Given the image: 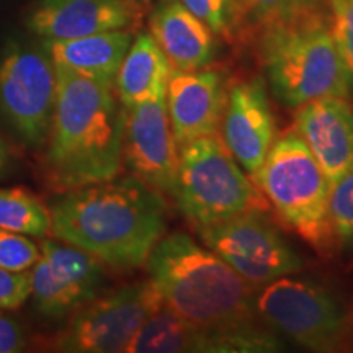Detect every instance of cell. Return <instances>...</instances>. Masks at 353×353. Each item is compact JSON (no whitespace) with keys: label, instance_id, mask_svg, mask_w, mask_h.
<instances>
[{"label":"cell","instance_id":"12","mask_svg":"<svg viewBox=\"0 0 353 353\" xmlns=\"http://www.w3.org/2000/svg\"><path fill=\"white\" fill-rule=\"evenodd\" d=\"M41 257L30 270V298L39 314L51 319L70 316L94 299L105 280V265L77 247L44 239Z\"/></svg>","mask_w":353,"mask_h":353},{"label":"cell","instance_id":"13","mask_svg":"<svg viewBox=\"0 0 353 353\" xmlns=\"http://www.w3.org/2000/svg\"><path fill=\"white\" fill-rule=\"evenodd\" d=\"M123 161L134 176L172 196L179 170V149L165 99L125 108Z\"/></svg>","mask_w":353,"mask_h":353},{"label":"cell","instance_id":"7","mask_svg":"<svg viewBox=\"0 0 353 353\" xmlns=\"http://www.w3.org/2000/svg\"><path fill=\"white\" fill-rule=\"evenodd\" d=\"M259 319L311 352H339L353 332L348 309L332 291L314 281L281 276L255 293Z\"/></svg>","mask_w":353,"mask_h":353},{"label":"cell","instance_id":"28","mask_svg":"<svg viewBox=\"0 0 353 353\" xmlns=\"http://www.w3.org/2000/svg\"><path fill=\"white\" fill-rule=\"evenodd\" d=\"M26 350V332L15 317L0 309V353H20Z\"/></svg>","mask_w":353,"mask_h":353},{"label":"cell","instance_id":"16","mask_svg":"<svg viewBox=\"0 0 353 353\" xmlns=\"http://www.w3.org/2000/svg\"><path fill=\"white\" fill-rule=\"evenodd\" d=\"M223 141L245 174L254 175L276 139V125L265 82L260 77L237 82L228 94Z\"/></svg>","mask_w":353,"mask_h":353},{"label":"cell","instance_id":"6","mask_svg":"<svg viewBox=\"0 0 353 353\" xmlns=\"http://www.w3.org/2000/svg\"><path fill=\"white\" fill-rule=\"evenodd\" d=\"M172 198L196 229L245 211H267L268 200L247 179L218 134L180 145L179 170Z\"/></svg>","mask_w":353,"mask_h":353},{"label":"cell","instance_id":"5","mask_svg":"<svg viewBox=\"0 0 353 353\" xmlns=\"http://www.w3.org/2000/svg\"><path fill=\"white\" fill-rule=\"evenodd\" d=\"M254 183L291 231L322 257L337 249L329 213L330 183L296 131L275 139Z\"/></svg>","mask_w":353,"mask_h":353},{"label":"cell","instance_id":"10","mask_svg":"<svg viewBox=\"0 0 353 353\" xmlns=\"http://www.w3.org/2000/svg\"><path fill=\"white\" fill-rule=\"evenodd\" d=\"M201 241L254 286L303 270L304 262L263 211H245L198 228Z\"/></svg>","mask_w":353,"mask_h":353},{"label":"cell","instance_id":"3","mask_svg":"<svg viewBox=\"0 0 353 353\" xmlns=\"http://www.w3.org/2000/svg\"><path fill=\"white\" fill-rule=\"evenodd\" d=\"M145 265L162 303L185 321L200 325L259 321L254 285L187 234L162 237Z\"/></svg>","mask_w":353,"mask_h":353},{"label":"cell","instance_id":"15","mask_svg":"<svg viewBox=\"0 0 353 353\" xmlns=\"http://www.w3.org/2000/svg\"><path fill=\"white\" fill-rule=\"evenodd\" d=\"M144 12V0H38L26 26L38 38L69 39L132 30Z\"/></svg>","mask_w":353,"mask_h":353},{"label":"cell","instance_id":"29","mask_svg":"<svg viewBox=\"0 0 353 353\" xmlns=\"http://www.w3.org/2000/svg\"><path fill=\"white\" fill-rule=\"evenodd\" d=\"M12 169V159L10 151H8V145L6 139L0 134V182L8 175V172Z\"/></svg>","mask_w":353,"mask_h":353},{"label":"cell","instance_id":"20","mask_svg":"<svg viewBox=\"0 0 353 353\" xmlns=\"http://www.w3.org/2000/svg\"><path fill=\"white\" fill-rule=\"evenodd\" d=\"M172 65L151 33L132 39L114 77V92L125 108L165 99Z\"/></svg>","mask_w":353,"mask_h":353},{"label":"cell","instance_id":"9","mask_svg":"<svg viewBox=\"0 0 353 353\" xmlns=\"http://www.w3.org/2000/svg\"><path fill=\"white\" fill-rule=\"evenodd\" d=\"M151 280L121 286L97 296L70 314L50 343L51 350L65 353L126 352L141 325L162 306Z\"/></svg>","mask_w":353,"mask_h":353},{"label":"cell","instance_id":"11","mask_svg":"<svg viewBox=\"0 0 353 353\" xmlns=\"http://www.w3.org/2000/svg\"><path fill=\"white\" fill-rule=\"evenodd\" d=\"M286 343L262 321L200 325L162 304L128 345V353H275Z\"/></svg>","mask_w":353,"mask_h":353},{"label":"cell","instance_id":"8","mask_svg":"<svg viewBox=\"0 0 353 353\" xmlns=\"http://www.w3.org/2000/svg\"><path fill=\"white\" fill-rule=\"evenodd\" d=\"M56 88V65L43 44L8 39L0 51V118L26 148L46 144Z\"/></svg>","mask_w":353,"mask_h":353},{"label":"cell","instance_id":"22","mask_svg":"<svg viewBox=\"0 0 353 353\" xmlns=\"http://www.w3.org/2000/svg\"><path fill=\"white\" fill-rule=\"evenodd\" d=\"M216 37L234 41L245 30L241 0H180Z\"/></svg>","mask_w":353,"mask_h":353},{"label":"cell","instance_id":"23","mask_svg":"<svg viewBox=\"0 0 353 353\" xmlns=\"http://www.w3.org/2000/svg\"><path fill=\"white\" fill-rule=\"evenodd\" d=\"M244 12L245 28L280 23L296 17L321 10L325 7L324 0H241Z\"/></svg>","mask_w":353,"mask_h":353},{"label":"cell","instance_id":"30","mask_svg":"<svg viewBox=\"0 0 353 353\" xmlns=\"http://www.w3.org/2000/svg\"><path fill=\"white\" fill-rule=\"evenodd\" d=\"M13 2H15V0H0V13L7 12L8 8L13 6Z\"/></svg>","mask_w":353,"mask_h":353},{"label":"cell","instance_id":"1","mask_svg":"<svg viewBox=\"0 0 353 353\" xmlns=\"http://www.w3.org/2000/svg\"><path fill=\"white\" fill-rule=\"evenodd\" d=\"M50 214L57 241L118 270L145 265L167 228L164 198L134 175L63 192Z\"/></svg>","mask_w":353,"mask_h":353},{"label":"cell","instance_id":"19","mask_svg":"<svg viewBox=\"0 0 353 353\" xmlns=\"http://www.w3.org/2000/svg\"><path fill=\"white\" fill-rule=\"evenodd\" d=\"M132 43L131 30H112L69 39H43L41 44L56 68L112 83Z\"/></svg>","mask_w":353,"mask_h":353},{"label":"cell","instance_id":"21","mask_svg":"<svg viewBox=\"0 0 353 353\" xmlns=\"http://www.w3.org/2000/svg\"><path fill=\"white\" fill-rule=\"evenodd\" d=\"M0 229L44 237L51 232L50 206L23 187L0 188Z\"/></svg>","mask_w":353,"mask_h":353},{"label":"cell","instance_id":"27","mask_svg":"<svg viewBox=\"0 0 353 353\" xmlns=\"http://www.w3.org/2000/svg\"><path fill=\"white\" fill-rule=\"evenodd\" d=\"M30 272H10L0 267V309H19L30 299Z\"/></svg>","mask_w":353,"mask_h":353},{"label":"cell","instance_id":"17","mask_svg":"<svg viewBox=\"0 0 353 353\" xmlns=\"http://www.w3.org/2000/svg\"><path fill=\"white\" fill-rule=\"evenodd\" d=\"M296 108V132L332 187L353 167V107L347 99L324 97Z\"/></svg>","mask_w":353,"mask_h":353},{"label":"cell","instance_id":"4","mask_svg":"<svg viewBox=\"0 0 353 353\" xmlns=\"http://www.w3.org/2000/svg\"><path fill=\"white\" fill-rule=\"evenodd\" d=\"M257 50L272 94L285 107L352 95L324 8L259 28Z\"/></svg>","mask_w":353,"mask_h":353},{"label":"cell","instance_id":"26","mask_svg":"<svg viewBox=\"0 0 353 353\" xmlns=\"http://www.w3.org/2000/svg\"><path fill=\"white\" fill-rule=\"evenodd\" d=\"M41 257V249L21 232L0 229V267L10 272H30Z\"/></svg>","mask_w":353,"mask_h":353},{"label":"cell","instance_id":"18","mask_svg":"<svg viewBox=\"0 0 353 353\" xmlns=\"http://www.w3.org/2000/svg\"><path fill=\"white\" fill-rule=\"evenodd\" d=\"M149 30L172 69H203L218 52L216 34L180 0H159L149 17Z\"/></svg>","mask_w":353,"mask_h":353},{"label":"cell","instance_id":"14","mask_svg":"<svg viewBox=\"0 0 353 353\" xmlns=\"http://www.w3.org/2000/svg\"><path fill=\"white\" fill-rule=\"evenodd\" d=\"M228 94V79L218 69H172L165 103L176 144L218 134Z\"/></svg>","mask_w":353,"mask_h":353},{"label":"cell","instance_id":"25","mask_svg":"<svg viewBox=\"0 0 353 353\" xmlns=\"http://www.w3.org/2000/svg\"><path fill=\"white\" fill-rule=\"evenodd\" d=\"M329 30L353 90V0H324Z\"/></svg>","mask_w":353,"mask_h":353},{"label":"cell","instance_id":"24","mask_svg":"<svg viewBox=\"0 0 353 353\" xmlns=\"http://www.w3.org/2000/svg\"><path fill=\"white\" fill-rule=\"evenodd\" d=\"M329 213L337 244L353 249V167L330 187Z\"/></svg>","mask_w":353,"mask_h":353},{"label":"cell","instance_id":"2","mask_svg":"<svg viewBox=\"0 0 353 353\" xmlns=\"http://www.w3.org/2000/svg\"><path fill=\"white\" fill-rule=\"evenodd\" d=\"M56 103L44 144V175L59 192L120 174L126 110L112 83L56 68Z\"/></svg>","mask_w":353,"mask_h":353}]
</instances>
